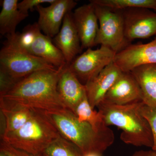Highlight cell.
Returning <instances> with one entry per match:
<instances>
[{"instance_id":"obj_1","label":"cell","mask_w":156,"mask_h":156,"mask_svg":"<svg viewBox=\"0 0 156 156\" xmlns=\"http://www.w3.org/2000/svg\"><path fill=\"white\" fill-rule=\"evenodd\" d=\"M65 66L41 70L26 77L0 96V106H20L46 112L68 109L57 90L58 79Z\"/></svg>"},{"instance_id":"obj_2","label":"cell","mask_w":156,"mask_h":156,"mask_svg":"<svg viewBox=\"0 0 156 156\" xmlns=\"http://www.w3.org/2000/svg\"><path fill=\"white\" fill-rule=\"evenodd\" d=\"M45 112L61 136L76 146L83 155L94 153L101 156L114 142L111 128L96 131L89 123L80 122L69 109Z\"/></svg>"},{"instance_id":"obj_3","label":"cell","mask_w":156,"mask_h":156,"mask_svg":"<svg viewBox=\"0 0 156 156\" xmlns=\"http://www.w3.org/2000/svg\"><path fill=\"white\" fill-rule=\"evenodd\" d=\"M143 101L118 105L101 103L97 107L107 126H116L122 130L120 139L126 144L151 147L153 137L149 124L140 108Z\"/></svg>"},{"instance_id":"obj_4","label":"cell","mask_w":156,"mask_h":156,"mask_svg":"<svg viewBox=\"0 0 156 156\" xmlns=\"http://www.w3.org/2000/svg\"><path fill=\"white\" fill-rule=\"evenodd\" d=\"M61 136L46 112L35 109L33 114L18 131L1 136V140L15 148L35 156L44 153Z\"/></svg>"},{"instance_id":"obj_5","label":"cell","mask_w":156,"mask_h":156,"mask_svg":"<svg viewBox=\"0 0 156 156\" xmlns=\"http://www.w3.org/2000/svg\"><path fill=\"white\" fill-rule=\"evenodd\" d=\"M14 35L5 37L0 51V69L20 80L37 71L58 69L20 48Z\"/></svg>"},{"instance_id":"obj_6","label":"cell","mask_w":156,"mask_h":156,"mask_svg":"<svg viewBox=\"0 0 156 156\" xmlns=\"http://www.w3.org/2000/svg\"><path fill=\"white\" fill-rule=\"evenodd\" d=\"M94 5L99 22L96 45H100L119 53L131 44L125 37L122 12Z\"/></svg>"},{"instance_id":"obj_7","label":"cell","mask_w":156,"mask_h":156,"mask_svg":"<svg viewBox=\"0 0 156 156\" xmlns=\"http://www.w3.org/2000/svg\"><path fill=\"white\" fill-rule=\"evenodd\" d=\"M116 53L104 46L93 50L87 49L68 65L69 69L85 86L113 62Z\"/></svg>"},{"instance_id":"obj_8","label":"cell","mask_w":156,"mask_h":156,"mask_svg":"<svg viewBox=\"0 0 156 156\" xmlns=\"http://www.w3.org/2000/svg\"><path fill=\"white\" fill-rule=\"evenodd\" d=\"M121 11L125 37L128 42L156 35V12L145 8H132Z\"/></svg>"},{"instance_id":"obj_9","label":"cell","mask_w":156,"mask_h":156,"mask_svg":"<svg viewBox=\"0 0 156 156\" xmlns=\"http://www.w3.org/2000/svg\"><path fill=\"white\" fill-rule=\"evenodd\" d=\"M113 62L123 72L144 65L156 64V35L147 44L130 45L116 54Z\"/></svg>"},{"instance_id":"obj_10","label":"cell","mask_w":156,"mask_h":156,"mask_svg":"<svg viewBox=\"0 0 156 156\" xmlns=\"http://www.w3.org/2000/svg\"><path fill=\"white\" fill-rule=\"evenodd\" d=\"M73 0H55L50 5H41L35 9L39 14V28L49 37H54L60 30L65 16L76 6Z\"/></svg>"},{"instance_id":"obj_11","label":"cell","mask_w":156,"mask_h":156,"mask_svg":"<svg viewBox=\"0 0 156 156\" xmlns=\"http://www.w3.org/2000/svg\"><path fill=\"white\" fill-rule=\"evenodd\" d=\"M82 49L92 48L96 46V37L99 25L94 4L89 2L76 8L72 13Z\"/></svg>"},{"instance_id":"obj_12","label":"cell","mask_w":156,"mask_h":156,"mask_svg":"<svg viewBox=\"0 0 156 156\" xmlns=\"http://www.w3.org/2000/svg\"><path fill=\"white\" fill-rule=\"evenodd\" d=\"M140 101L142 94L138 83L131 72H123L101 103L123 105Z\"/></svg>"},{"instance_id":"obj_13","label":"cell","mask_w":156,"mask_h":156,"mask_svg":"<svg viewBox=\"0 0 156 156\" xmlns=\"http://www.w3.org/2000/svg\"><path fill=\"white\" fill-rule=\"evenodd\" d=\"M123 72L112 62L85 85L87 97L93 109L97 107Z\"/></svg>"},{"instance_id":"obj_14","label":"cell","mask_w":156,"mask_h":156,"mask_svg":"<svg viewBox=\"0 0 156 156\" xmlns=\"http://www.w3.org/2000/svg\"><path fill=\"white\" fill-rule=\"evenodd\" d=\"M53 43L61 51L67 65L83 50L71 12L65 16L60 30L53 39Z\"/></svg>"},{"instance_id":"obj_15","label":"cell","mask_w":156,"mask_h":156,"mask_svg":"<svg viewBox=\"0 0 156 156\" xmlns=\"http://www.w3.org/2000/svg\"><path fill=\"white\" fill-rule=\"evenodd\" d=\"M57 90L65 105L74 113L79 104L87 96L85 86L69 69L67 64L59 76Z\"/></svg>"},{"instance_id":"obj_16","label":"cell","mask_w":156,"mask_h":156,"mask_svg":"<svg viewBox=\"0 0 156 156\" xmlns=\"http://www.w3.org/2000/svg\"><path fill=\"white\" fill-rule=\"evenodd\" d=\"M131 73L139 85L143 103L156 107V64L138 66Z\"/></svg>"},{"instance_id":"obj_17","label":"cell","mask_w":156,"mask_h":156,"mask_svg":"<svg viewBox=\"0 0 156 156\" xmlns=\"http://www.w3.org/2000/svg\"><path fill=\"white\" fill-rule=\"evenodd\" d=\"M28 52L42 58L56 68L66 65L61 51L53 43L51 38L42 34L41 30L37 33Z\"/></svg>"},{"instance_id":"obj_18","label":"cell","mask_w":156,"mask_h":156,"mask_svg":"<svg viewBox=\"0 0 156 156\" xmlns=\"http://www.w3.org/2000/svg\"><path fill=\"white\" fill-rule=\"evenodd\" d=\"M0 13V34L6 37L16 34L17 26L27 17L18 9V0H3Z\"/></svg>"},{"instance_id":"obj_19","label":"cell","mask_w":156,"mask_h":156,"mask_svg":"<svg viewBox=\"0 0 156 156\" xmlns=\"http://www.w3.org/2000/svg\"><path fill=\"white\" fill-rule=\"evenodd\" d=\"M5 120V127L1 136L18 131L29 120L35 108L20 106H0Z\"/></svg>"},{"instance_id":"obj_20","label":"cell","mask_w":156,"mask_h":156,"mask_svg":"<svg viewBox=\"0 0 156 156\" xmlns=\"http://www.w3.org/2000/svg\"><path fill=\"white\" fill-rule=\"evenodd\" d=\"M74 114L80 122L89 123L96 131H105L109 128L100 112L95 110L90 105L87 96L79 104Z\"/></svg>"},{"instance_id":"obj_21","label":"cell","mask_w":156,"mask_h":156,"mask_svg":"<svg viewBox=\"0 0 156 156\" xmlns=\"http://www.w3.org/2000/svg\"><path fill=\"white\" fill-rule=\"evenodd\" d=\"M89 2L116 11L145 8L156 11V0H91Z\"/></svg>"},{"instance_id":"obj_22","label":"cell","mask_w":156,"mask_h":156,"mask_svg":"<svg viewBox=\"0 0 156 156\" xmlns=\"http://www.w3.org/2000/svg\"><path fill=\"white\" fill-rule=\"evenodd\" d=\"M44 154L48 156H83L76 146L61 136L53 141Z\"/></svg>"},{"instance_id":"obj_23","label":"cell","mask_w":156,"mask_h":156,"mask_svg":"<svg viewBox=\"0 0 156 156\" xmlns=\"http://www.w3.org/2000/svg\"><path fill=\"white\" fill-rule=\"evenodd\" d=\"M39 30L40 29L37 22L29 24L24 27L22 32L16 33L14 38L20 47L28 52Z\"/></svg>"},{"instance_id":"obj_24","label":"cell","mask_w":156,"mask_h":156,"mask_svg":"<svg viewBox=\"0 0 156 156\" xmlns=\"http://www.w3.org/2000/svg\"><path fill=\"white\" fill-rule=\"evenodd\" d=\"M140 111L150 126L153 137V146L152 150L156 151V107L147 106L144 104L141 106Z\"/></svg>"},{"instance_id":"obj_25","label":"cell","mask_w":156,"mask_h":156,"mask_svg":"<svg viewBox=\"0 0 156 156\" xmlns=\"http://www.w3.org/2000/svg\"><path fill=\"white\" fill-rule=\"evenodd\" d=\"M55 0H23L18 3V8L20 11L28 14L29 10L32 11L37 6L40 5L44 3H49L51 4Z\"/></svg>"},{"instance_id":"obj_26","label":"cell","mask_w":156,"mask_h":156,"mask_svg":"<svg viewBox=\"0 0 156 156\" xmlns=\"http://www.w3.org/2000/svg\"><path fill=\"white\" fill-rule=\"evenodd\" d=\"M0 150L5 153L9 156H35L23 151L15 148L2 140Z\"/></svg>"},{"instance_id":"obj_27","label":"cell","mask_w":156,"mask_h":156,"mask_svg":"<svg viewBox=\"0 0 156 156\" xmlns=\"http://www.w3.org/2000/svg\"><path fill=\"white\" fill-rule=\"evenodd\" d=\"M131 156H156V151L153 150L137 151L134 152Z\"/></svg>"},{"instance_id":"obj_28","label":"cell","mask_w":156,"mask_h":156,"mask_svg":"<svg viewBox=\"0 0 156 156\" xmlns=\"http://www.w3.org/2000/svg\"><path fill=\"white\" fill-rule=\"evenodd\" d=\"M83 156H101L100 155L98 154H94V153H90L84 155Z\"/></svg>"},{"instance_id":"obj_29","label":"cell","mask_w":156,"mask_h":156,"mask_svg":"<svg viewBox=\"0 0 156 156\" xmlns=\"http://www.w3.org/2000/svg\"><path fill=\"white\" fill-rule=\"evenodd\" d=\"M0 156H9L3 151L0 150Z\"/></svg>"},{"instance_id":"obj_30","label":"cell","mask_w":156,"mask_h":156,"mask_svg":"<svg viewBox=\"0 0 156 156\" xmlns=\"http://www.w3.org/2000/svg\"><path fill=\"white\" fill-rule=\"evenodd\" d=\"M39 156H47V155L45 154H42L41 155H40Z\"/></svg>"}]
</instances>
